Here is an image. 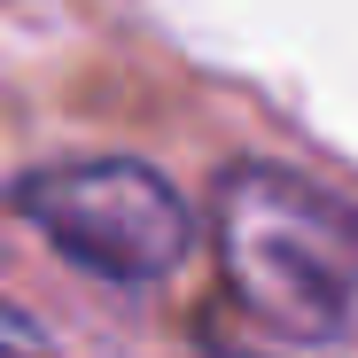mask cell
Instances as JSON below:
<instances>
[{"label":"cell","instance_id":"6da1fadb","mask_svg":"<svg viewBox=\"0 0 358 358\" xmlns=\"http://www.w3.org/2000/svg\"><path fill=\"white\" fill-rule=\"evenodd\" d=\"M210 257L265 335L304 350L358 343V203L327 179L273 156L226 164L210 179Z\"/></svg>","mask_w":358,"mask_h":358},{"label":"cell","instance_id":"7a4b0ae2","mask_svg":"<svg viewBox=\"0 0 358 358\" xmlns=\"http://www.w3.org/2000/svg\"><path fill=\"white\" fill-rule=\"evenodd\" d=\"M16 218L39 234L55 257H71L94 280L141 288L187 265L195 250V210L171 179L141 156H71L39 164L8 187Z\"/></svg>","mask_w":358,"mask_h":358},{"label":"cell","instance_id":"3957f363","mask_svg":"<svg viewBox=\"0 0 358 358\" xmlns=\"http://www.w3.org/2000/svg\"><path fill=\"white\" fill-rule=\"evenodd\" d=\"M0 358H63V350H55V335H47L31 312L0 304Z\"/></svg>","mask_w":358,"mask_h":358},{"label":"cell","instance_id":"277c9868","mask_svg":"<svg viewBox=\"0 0 358 358\" xmlns=\"http://www.w3.org/2000/svg\"><path fill=\"white\" fill-rule=\"evenodd\" d=\"M203 358H242V350H226V343H210V350H203Z\"/></svg>","mask_w":358,"mask_h":358}]
</instances>
